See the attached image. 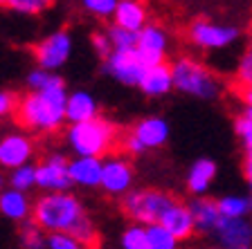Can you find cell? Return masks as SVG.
Here are the masks:
<instances>
[{
  "mask_svg": "<svg viewBox=\"0 0 252 249\" xmlns=\"http://www.w3.org/2000/svg\"><path fill=\"white\" fill-rule=\"evenodd\" d=\"M32 218L36 220L47 234L68 231L74 234L88 249L99 247V231L88 218L86 207L70 191H47L38 200H34Z\"/></svg>",
  "mask_w": 252,
  "mask_h": 249,
  "instance_id": "cell-1",
  "label": "cell"
},
{
  "mask_svg": "<svg viewBox=\"0 0 252 249\" xmlns=\"http://www.w3.org/2000/svg\"><path fill=\"white\" fill-rule=\"evenodd\" d=\"M68 88L59 85L50 90H27L18 97L14 119L21 128L34 135H54L68 124L65 117Z\"/></svg>",
  "mask_w": 252,
  "mask_h": 249,
  "instance_id": "cell-2",
  "label": "cell"
},
{
  "mask_svg": "<svg viewBox=\"0 0 252 249\" xmlns=\"http://www.w3.org/2000/svg\"><path fill=\"white\" fill-rule=\"evenodd\" d=\"M65 146L72 155L106 157L122 141V130L106 117H93L88 121L70 124L63 133Z\"/></svg>",
  "mask_w": 252,
  "mask_h": 249,
  "instance_id": "cell-3",
  "label": "cell"
},
{
  "mask_svg": "<svg viewBox=\"0 0 252 249\" xmlns=\"http://www.w3.org/2000/svg\"><path fill=\"white\" fill-rule=\"evenodd\" d=\"M173 85L187 97H196L203 101H214L223 94V81L214 70H210L203 61L194 56H178L171 63Z\"/></svg>",
  "mask_w": 252,
  "mask_h": 249,
  "instance_id": "cell-4",
  "label": "cell"
},
{
  "mask_svg": "<svg viewBox=\"0 0 252 249\" xmlns=\"http://www.w3.org/2000/svg\"><path fill=\"white\" fill-rule=\"evenodd\" d=\"M173 202H176V197L171 193L162 191V189L142 187V189H131L122 197V211L133 222L153 224L162 220V216Z\"/></svg>",
  "mask_w": 252,
  "mask_h": 249,
  "instance_id": "cell-5",
  "label": "cell"
},
{
  "mask_svg": "<svg viewBox=\"0 0 252 249\" xmlns=\"http://www.w3.org/2000/svg\"><path fill=\"white\" fill-rule=\"evenodd\" d=\"M187 38L191 45L203 52H219V50L236 45L241 38V29L214 21H194L187 29Z\"/></svg>",
  "mask_w": 252,
  "mask_h": 249,
  "instance_id": "cell-6",
  "label": "cell"
},
{
  "mask_svg": "<svg viewBox=\"0 0 252 249\" xmlns=\"http://www.w3.org/2000/svg\"><path fill=\"white\" fill-rule=\"evenodd\" d=\"M147 63L140 56L135 47H128V50H113L110 56L104 58V74H108L110 79H115L122 85H131V88H137L144 79V72H147Z\"/></svg>",
  "mask_w": 252,
  "mask_h": 249,
  "instance_id": "cell-7",
  "label": "cell"
},
{
  "mask_svg": "<svg viewBox=\"0 0 252 249\" xmlns=\"http://www.w3.org/2000/svg\"><path fill=\"white\" fill-rule=\"evenodd\" d=\"M135 182V168H133L131 155L126 153H110L104 157V171H101L99 189L106 195L124 197L133 189Z\"/></svg>",
  "mask_w": 252,
  "mask_h": 249,
  "instance_id": "cell-8",
  "label": "cell"
},
{
  "mask_svg": "<svg viewBox=\"0 0 252 249\" xmlns=\"http://www.w3.org/2000/svg\"><path fill=\"white\" fill-rule=\"evenodd\" d=\"M72 50H74L72 34L68 29H54L52 34H47L45 38H41L34 45V61H36L38 68L57 72L70 61Z\"/></svg>",
  "mask_w": 252,
  "mask_h": 249,
  "instance_id": "cell-9",
  "label": "cell"
},
{
  "mask_svg": "<svg viewBox=\"0 0 252 249\" xmlns=\"http://www.w3.org/2000/svg\"><path fill=\"white\" fill-rule=\"evenodd\" d=\"M36 139L30 130H9L0 137V168L11 171L16 166L30 164L36 157Z\"/></svg>",
  "mask_w": 252,
  "mask_h": 249,
  "instance_id": "cell-10",
  "label": "cell"
},
{
  "mask_svg": "<svg viewBox=\"0 0 252 249\" xmlns=\"http://www.w3.org/2000/svg\"><path fill=\"white\" fill-rule=\"evenodd\" d=\"M72 177H70V160L63 153H47L41 162H36V189L47 191H70Z\"/></svg>",
  "mask_w": 252,
  "mask_h": 249,
  "instance_id": "cell-11",
  "label": "cell"
},
{
  "mask_svg": "<svg viewBox=\"0 0 252 249\" xmlns=\"http://www.w3.org/2000/svg\"><path fill=\"white\" fill-rule=\"evenodd\" d=\"M169 34L164 27L160 25H147L137 31V45L135 50L140 52V56L144 58L147 65H156V63H162L167 58L169 52Z\"/></svg>",
  "mask_w": 252,
  "mask_h": 249,
  "instance_id": "cell-12",
  "label": "cell"
},
{
  "mask_svg": "<svg viewBox=\"0 0 252 249\" xmlns=\"http://www.w3.org/2000/svg\"><path fill=\"white\" fill-rule=\"evenodd\" d=\"M212 236L223 247L252 249V218H227V216H223Z\"/></svg>",
  "mask_w": 252,
  "mask_h": 249,
  "instance_id": "cell-13",
  "label": "cell"
},
{
  "mask_svg": "<svg viewBox=\"0 0 252 249\" xmlns=\"http://www.w3.org/2000/svg\"><path fill=\"white\" fill-rule=\"evenodd\" d=\"M128 135L142 146V151H156L160 146L167 144L169 139V124L162 117H142L135 121Z\"/></svg>",
  "mask_w": 252,
  "mask_h": 249,
  "instance_id": "cell-14",
  "label": "cell"
},
{
  "mask_svg": "<svg viewBox=\"0 0 252 249\" xmlns=\"http://www.w3.org/2000/svg\"><path fill=\"white\" fill-rule=\"evenodd\" d=\"M101 171H104V157L72 155L70 160V177L79 189H97L101 184Z\"/></svg>",
  "mask_w": 252,
  "mask_h": 249,
  "instance_id": "cell-15",
  "label": "cell"
},
{
  "mask_svg": "<svg viewBox=\"0 0 252 249\" xmlns=\"http://www.w3.org/2000/svg\"><path fill=\"white\" fill-rule=\"evenodd\" d=\"M137 88L142 90L144 97H151V99L167 97L171 90H176L171 63L162 61V63H156V65H149L147 72H144V79H142V83Z\"/></svg>",
  "mask_w": 252,
  "mask_h": 249,
  "instance_id": "cell-16",
  "label": "cell"
},
{
  "mask_svg": "<svg viewBox=\"0 0 252 249\" xmlns=\"http://www.w3.org/2000/svg\"><path fill=\"white\" fill-rule=\"evenodd\" d=\"M32 211H34V202L30 200L27 191L21 189L7 187L0 191V213L5 216L11 222H25L32 218Z\"/></svg>",
  "mask_w": 252,
  "mask_h": 249,
  "instance_id": "cell-17",
  "label": "cell"
},
{
  "mask_svg": "<svg viewBox=\"0 0 252 249\" xmlns=\"http://www.w3.org/2000/svg\"><path fill=\"white\" fill-rule=\"evenodd\" d=\"M160 222L171 231L176 238L183 243V240H189L191 236L196 234V222H194V213H191V207L183 202H176L167 209V213L162 216Z\"/></svg>",
  "mask_w": 252,
  "mask_h": 249,
  "instance_id": "cell-18",
  "label": "cell"
},
{
  "mask_svg": "<svg viewBox=\"0 0 252 249\" xmlns=\"http://www.w3.org/2000/svg\"><path fill=\"white\" fill-rule=\"evenodd\" d=\"M216 175H219V166L210 157H200L189 166L187 177H185V187L191 195H205L212 189Z\"/></svg>",
  "mask_w": 252,
  "mask_h": 249,
  "instance_id": "cell-19",
  "label": "cell"
},
{
  "mask_svg": "<svg viewBox=\"0 0 252 249\" xmlns=\"http://www.w3.org/2000/svg\"><path fill=\"white\" fill-rule=\"evenodd\" d=\"M189 207H191V213H194L196 231H200V234H214L219 220L223 218L219 209V200H212L207 195H194Z\"/></svg>",
  "mask_w": 252,
  "mask_h": 249,
  "instance_id": "cell-20",
  "label": "cell"
},
{
  "mask_svg": "<svg viewBox=\"0 0 252 249\" xmlns=\"http://www.w3.org/2000/svg\"><path fill=\"white\" fill-rule=\"evenodd\" d=\"M65 117L68 124H79V121H88L93 117H99V104L86 90H74L68 92V106H65Z\"/></svg>",
  "mask_w": 252,
  "mask_h": 249,
  "instance_id": "cell-21",
  "label": "cell"
},
{
  "mask_svg": "<svg viewBox=\"0 0 252 249\" xmlns=\"http://www.w3.org/2000/svg\"><path fill=\"white\" fill-rule=\"evenodd\" d=\"M113 23L126 27V29L140 31L149 23V9L142 0H120L113 14Z\"/></svg>",
  "mask_w": 252,
  "mask_h": 249,
  "instance_id": "cell-22",
  "label": "cell"
},
{
  "mask_svg": "<svg viewBox=\"0 0 252 249\" xmlns=\"http://www.w3.org/2000/svg\"><path fill=\"white\" fill-rule=\"evenodd\" d=\"M219 209L220 216L227 218H250L252 216V195H243V193H227V195L219 197Z\"/></svg>",
  "mask_w": 252,
  "mask_h": 249,
  "instance_id": "cell-23",
  "label": "cell"
},
{
  "mask_svg": "<svg viewBox=\"0 0 252 249\" xmlns=\"http://www.w3.org/2000/svg\"><path fill=\"white\" fill-rule=\"evenodd\" d=\"M234 130L243 144V151L252 148V90L243 92V110L234 119Z\"/></svg>",
  "mask_w": 252,
  "mask_h": 249,
  "instance_id": "cell-24",
  "label": "cell"
},
{
  "mask_svg": "<svg viewBox=\"0 0 252 249\" xmlns=\"http://www.w3.org/2000/svg\"><path fill=\"white\" fill-rule=\"evenodd\" d=\"M18 238H21L23 249H47V231L34 218L21 222Z\"/></svg>",
  "mask_w": 252,
  "mask_h": 249,
  "instance_id": "cell-25",
  "label": "cell"
},
{
  "mask_svg": "<svg viewBox=\"0 0 252 249\" xmlns=\"http://www.w3.org/2000/svg\"><path fill=\"white\" fill-rule=\"evenodd\" d=\"M120 249H149V234L147 224L131 222L122 229L120 234Z\"/></svg>",
  "mask_w": 252,
  "mask_h": 249,
  "instance_id": "cell-26",
  "label": "cell"
},
{
  "mask_svg": "<svg viewBox=\"0 0 252 249\" xmlns=\"http://www.w3.org/2000/svg\"><path fill=\"white\" fill-rule=\"evenodd\" d=\"M147 234H149V249H178L180 245V240L162 222L147 224Z\"/></svg>",
  "mask_w": 252,
  "mask_h": 249,
  "instance_id": "cell-27",
  "label": "cell"
},
{
  "mask_svg": "<svg viewBox=\"0 0 252 249\" xmlns=\"http://www.w3.org/2000/svg\"><path fill=\"white\" fill-rule=\"evenodd\" d=\"M7 182H9V187L30 193L32 189H36V164H32L30 162V164H23V166L11 168Z\"/></svg>",
  "mask_w": 252,
  "mask_h": 249,
  "instance_id": "cell-28",
  "label": "cell"
},
{
  "mask_svg": "<svg viewBox=\"0 0 252 249\" xmlns=\"http://www.w3.org/2000/svg\"><path fill=\"white\" fill-rule=\"evenodd\" d=\"M59 85H65V81L54 70L36 68L27 74V90H50V88H59Z\"/></svg>",
  "mask_w": 252,
  "mask_h": 249,
  "instance_id": "cell-29",
  "label": "cell"
},
{
  "mask_svg": "<svg viewBox=\"0 0 252 249\" xmlns=\"http://www.w3.org/2000/svg\"><path fill=\"white\" fill-rule=\"evenodd\" d=\"M106 34H108L110 43H113V50H128V47L137 45V31L126 29V27L117 25V23H113L106 29Z\"/></svg>",
  "mask_w": 252,
  "mask_h": 249,
  "instance_id": "cell-30",
  "label": "cell"
},
{
  "mask_svg": "<svg viewBox=\"0 0 252 249\" xmlns=\"http://www.w3.org/2000/svg\"><path fill=\"white\" fill-rule=\"evenodd\" d=\"M117 2L120 0H79V5L86 14L99 18V21H106V18H113L117 9Z\"/></svg>",
  "mask_w": 252,
  "mask_h": 249,
  "instance_id": "cell-31",
  "label": "cell"
},
{
  "mask_svg": "<svg viewBox=\"0 0 252 249\" xmlns=\"http://www.w3.org/2000/svg\"><path fill=\"white\" fill-rule=\"evenodd\" d=\"M57 0H9V9L23 16H38L43 11H47L50 7H54Z\"/></svg>",
  "mask_w": 252,
  "mask_h": 249,
  "instance_id": "cell-32",
  "label": "cell"
},
{
  "mask_svg": "<svg viewBox=\"0 0 252 249\" xmlns=\"http://www.w3.org/2000/svg\"><path fill=\"white\" fill-rule=\"evenodd\" d=\"M234 81L241 88V92L252 90V50H248L239 63H236V72H234Z\"/></svg>",
  "mask_w": 252,
  "mask_h": 249,
  "instance_id": "cell-33",
  "label": "cell"
},
{
  "mask_svg": "<svg viewBox=\"0 0 252 249\" xmlns=\"http://www.w3.org/2000/svg\"><path fill=\"white\" fill-rule=\"evenodd\" d=\"M47 249H88L74 234L68 231H52L47 234Z\"/></svg>",
  "mask_w": 252,
  "mask_h": 249,
  "instance_id": "cell-34",
  "label": "cell"
},
{
  "mask_svg": "<svg viewBox=\"0 0 252 249\" xmlns=\"http://www.w3.org/2000/svg\"><path fill=\"white\" fill-rule=\"evenodd\" d=\"M93 50L99 58H106L113 54V43H110L106 31H94L93 34Z\"/></svg>",
  "mask_w": 252,
  "mask_h": 249,
  "instance_id": "cell-35",
  "label": "cell"
},
{
  "mask_svg": "<svg viewBox=\"0 0 252 249\" xmlns=\"http://www.w3.org/2000/svg\"><path fill=\"white\" fill-rule=\"evenodd\" d=\"M16 104H18V97H16L14 92H9V90H0V119L14 117Z\"/></svg>",
  "mask_w": 252,
  "mask_h": 249,
  "instance_id": "cell-36",
  "label": "cell"
},
{
  "mask_svg": "<svg viewBox=\"0 0 252 249\" xmlns=\"http://www.w3.org/2000/svg\"><path fill=\"white\" fill-rule=\"evenodd\" d=\"M243 173H246V177L252 175V148L243 151Z\"/></svg>",
  "mask_w": 252,
  "mask_h": 249,
  "instance_id": "cell-37",
  "label": "cell"
},
{
  "mask_svg": "<svg viewBox=\"0 0 252 249\" xmlns=\"http://www.w3.org/2000/svg\"><path fill=\"white\" fill-rule=\"evenodd\" d=\"M2 189H5V177L0 175V191H2Z\"/></svg>",
  "mask_w": 252,
  "mask_h": 249,
  "instance_id": "cell-38",
  "label": "cell"
},
{
  "mask_svg": "<svg viewBox=\"0 0 252 249\" xmlns=\"http://www.w3.org/2000/svg\"><path fill=\"white\" fill-rule=\"evenodd\" d=\"M248 187H250V195H252V175L248 177Z\"/></svg>",
  "mask_w": 252,
  "mask_h": 249,
  "instance_id": "cell-39",
  "label": "cell"
},
{
  "mask_svg": "<svg viewBox=\"0 0 252 249\" xmlns=\"http://www.w3.org/2000/svg\"><path fill=\"white\" fill-rule=\"evenodd\" d=\"M9 5V0H0V7H7Z\"/></svg>",
  "mask_w": 252,
  "mask_h": 249,
  "instance_id": "cell-40",
  "label": "cell"
},
{
  "mask_svg": "<svg viewBox=\"0 0 252 249\" xmlns=\"http://www.w3.org/2000/svg\"><path fill=\"white\" fill-rule=\"evenodd\" d=\"M214 249H230V247H223V245H219V247H214Z\"/></svg>",
  "mask_w": 252,
  "mask_h": 249,
  "instance_id": "cell-41",
  "label": "cell"
},
{
  "mask_svg": "<svg viewBox=\"0 0 252 249\" xmlns=\"http://www.w3.org/2000/svg\"><path fill=\"white\" fill-rule=\"evenodd\" d=\"M250 50H252V43H250Z\"/></svg>",
  "mask_w": 252,
  "mask_h": 249,
  "instance_id": "cell-42",
  "label": "cell"
}]
</instances>
